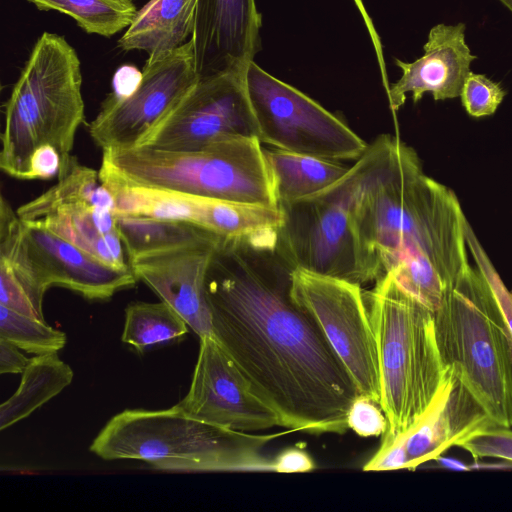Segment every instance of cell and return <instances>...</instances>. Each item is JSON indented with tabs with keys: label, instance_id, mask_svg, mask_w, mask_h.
I'll list each match as a JSON object with an SVG mask.
<instances>
[{
	"label": "cell",
	"instance_id": "1",
	"mask_svg": "<svg viewBox=\"0 0 512 512\" xmlns=\"http://www.w3.org/2000/svg\"><path fill=\"white\" fill-rule=\"evenodd\" d=\"M291 271L276 250L223 239L205 277L212 335L281 427L342 434L359 392L319 326L293 300Z\"/></svg>",
	"mask_w": 512,
	"mask_h": 512
},
{
	"label": "cell",
	"instance_id": "2",
	"mask_svg": "<svg viewBox=\"0 0 512 512\" xmlns=\"http://www.w3.org/2000/svg\"><path fill=\"white\" fill-rule=\"evenodd\" d=\"M351 168L354 219L372 281L424 254L451 288L469 263L467 219L455 193L427 176L416 151L391 135L368 145Z\"/></svg>",
	"mask_w": 512,
	"mask_h": 512
},
{
	"label": "cell",
	"instance_id": "3",
	"mask_svg": "<svg viewBox=\"0 0 512 512\" xmlns=\"http://www.w3.org/2000/svg\"><path fill=\"white\" fill-rule=\"evenodd\" d=\"M84 120L78 54L63 36L43 32L5 103L2 171L28 180L32 157L45 149L56 150L69 166Z\"/></svg>",
	"mask_w": 512,
	"mask_h": 512
},
{
	"label": "cell",
	"instance_id": "4",
	"mask_svg": "<svg viewBox=\"0 0 512 512\" xmlns=\"http://www.w3.org/2000/svg\"><path fill=\"white\" fill-rule=\"evenodd\" d=\"M378 355L383 438L408 431L428 411L449 376L439 350L435 314L390 273L364 294Z\"/></svg>",
	"mask_w": 512,
	"mask_h": 512
},
{
	"label": "cell",
	"instance_id": "5",
	"mask_svg": "<svg viewBox=\"0 0 512 512\" xmlns=\"http://www.w3.org/2000/svg\"><path fill=\"white\" fill-rule=\"evenodd\" d=\"M281 434L258 435L195 418L177 405L127 409L112 417L90 445L98 457L140 460L174 472L273 471L263 447Z\"/></svg>",
	"mask_w": 512,
	"mask_h": 512
},
{
	"label": "cell",
	"instance_id": "6",
	"mask_svg": "<svg viewBox=\"0 0 512 512\" xmlns=\"http://www.w3.org/2000/svg\"><path fill=\"white\" fill-rule=\"evenodd\" d=\"M257 137L228 139L196 150L149 146L102 151L104 184L170 190L279 207L273 178Z\"/></svg>",
	"mask_w": 512,
	"mask_h": 512
},
{
	"label": "cell",
	"instance_id": "7",
	"mask_svg": "<svg viewBox=\"0 0 512 512\" xmlns=\"http://www.w3.org/2000/svg\"><path fill=\"white\" fill-rule=\"evenodd\" d=\"M434 314L445 366L497 425L512 428V349L476 266H464Z\"/></svg>",
	"mask_w": 512,
	"mask_h": 512
},
{
	"label": "cell",
	"instance_id": "8",
	"mask_svg": "<svg viewBox=\"0 0 512 512\" xmlns=\"http://www.w3.org/2000/svg\"><path fill=\"white\" fill-rule=\"evenodd\" d=\"M0 262L12 269L41 315L44 294L53 286L107 300L138 281L131 267L108 265L44 226L23 222L7 199L0 202Z\"/></svg>",
	"mask_w": 512,
	"mask_h": 512
},
{
	"label": "cell",
	"instance_id": "9",
	"mask_svg": "<svg viewBox=\"0 0 512 512\" xmlns=\"http://www.w3.org/2000/svg\"><path fill=\"white\" fill-rule=\"evenodd\" d=\"M354 195L355 178L349 167L324 191L279 205L283 223L276 251L292 269L360 286L372 282L356 229Z\"/></svg>",
	"mask_w": 512,
	"mask_h": 512
},
{
	"label": "cell",
	"instance_id": "10",
	"mask_svg": "<svg viewBox=\"0 0 512 512\" xmlns=\"http://www.w3.org/2000/svg\"><path fill=\"white\" fill-rule=\"evenodd\" d=\"M263 144L330 160H357L368 145L339 117L251 61L243 72Z\"/></svg>",
	"mask_w": 512,
	"mask_h": 512
},
{
	"label": "cell",
	"instance_id": "11",
	"mask_svg": "<svg viewBox=\"0 0 512 512\" xmlns=\"http://www.w3.org/2000/svg\"><path fill=\"white\" fill-rule=\"evenodd\" d=\"M138 88L127 97L109 93L88 132L102 150L147 145L199 79L190 39L168 55L146 61Z\"/></svg>",
	"mask_w": 512,
	"mask_h": 512
},
{
	"label": "cell",
	"instance_id": "12",
	"mask_svg": "<svg viewBox=\"0 0 512 512\" xmlns=\"http://www.w3.org/2000/svg\"><path fill=\"white\" fill-rule=\"evenodd\" d=\"M291 296L319 326L359 395L379 403L377 345L361 286L296 268Z\"/></svg>",
	"mask_w": 512,
	"mask_h": 512
},
{
	"label": "cell",
	"instance_id": "13",
	"mask_svg": "<svg viewBox=\"0 0 512 512\" xmlns=\"http://www.w3.org/2000/svg\"><path fill=\"white\" fill-rule=\"evenodd\" d=\"M243 72L199 77L145 146L185 151L228 139L257 137Z\"/></svg>",
	"mask_w": 512,
	"mask_h": 512
},
{
	"label": "cell",
	"instance_id": "14",
	"mask_svg": "<svg viewBox=\"0 0 512 512\" xmlns=\"http://www.w3.org/2000/svg\"><path fill=\"white\" fill-rule=\"evenodd\" d=\"M205 422L242 432L281 426L278 414L252 389L213 335L200 338L186 396L176 404Z\"/></svg>",
	"mask_w": 512,
	"mask_h": 512
},
{
	"label": "cell",
	"instance_id": "15",
	"mask_svg": "<svg viewBox=\"0 0 512 512\" xmlns=\"http://www.w3.org/2000/svg\"><path fill=\"white\" fill-rule=\"evenodd\" d=\"M255 0H198L191 40L199 77L242 72L261 49Z\"/></svg>",
	"mask_w": 512,
	"mask_h": 512
},
{
	"label": "cell",
	"instance_id": "16",
	"mask_svg": "<svg viewBox=\"0 0 512 512\" xmlns=\"http://www.w3.org/2000/svg\"><path fill=\"white\" fill-rule=\"evenodd\" d=\"M222 240L143 255L129 261L138 281L170 305L199 338L212 335L205 277Z\"/></svg>",
	"mask_w": 512,
	"mask_h": 512
},
{
	"label": "cell",
	"instance_id": "17",
	"mask_svg": "<svg viewBox=\"0 0 512 512\" xmlns=\"http://www.w3.org/2000/svg\"><path fill=\"white\" fill-rule=\"evenodd\" d=\"M465 24H438L434 26L424 44V54L413 62L395 59L402 75L387 90L389 106L397 111L411 93L417 103L425 93L434 100L460 97L462 87L476 59L465 41Z\"/></svg>",
	"mask_w": 512,
	"mask_h": 512
},
{
	"label": "cell",
	"instance_id": "18",
	"mask_svg": "<svg viewBox=\"0 0 512 512\" xmlns=\"http://www.w3.org/2000/svg\"><path fill=\"white\" fill-rule=\"evenodd\" d=\"M493 425L497 424L449 368L442 391L424 416L408 431L391 438L403 445L408 469H415Z\"/></svg>",
	"mask_w": 512,
	"mask_h": 512
},
{
	"label": "cell",
	"instance_id": "19",
	"mask_svg": "<svg viewBox=\"0 0 512 512\" xmlns=\"http://www.w3.org/2000/svg\"><path fill=\"white\" fill-rule=\"evenodd\" d=\"M198 0H149L118 41L123 51H144L156 61L192 37Z\"/></svg>",
	"mask_w": 512,
	"mask_h": 512
},
{
	"label": "cell",
	"instance_id": "20",
	"mask_svg": "<svg viewBox=\"0 0 512 512\" xmlns=\"http://www.w3.org/2000/svg\"><path fill=\"white\" fill-rule=\"evenodd\" d=\"M30 223L44 226L108 265L130 267L113 210L88 206L66 207Z\"/></svg>",
	"mask_w": 512,
	"mask_h": 512
},
{
	"label": "cell",
	"instance_id": "21",
	"mask_svg": "<svg viewBox=\"0 0 512 512\" xmlns=\"http://www.w3.org/2000/svg\"><path fill=\"white\" fill-rule=\"evenodd\" d=\"M278 204L312 197L338 182L349 170L338 161L297 154L280 149H264Z\"/></svg>",
	"mask_w": 512,
	"mask_h": 512
},
{
	"label": "cell",
	"instance_id": "22",
	"mask_svg": "<svg viewBox=\"0 0 512 512\" xmlns=\"http://www.w3.org/2000/svg\"><path fill=\"white\" fill-rule=\"evenodd\" d=\"M74 206L102 207L116 212L115 198L101 181L99 171L81 164L77 157L72 156L68 170L57 183L21 205L16 212L23 222L30 223L58 209Z\"/></svg>",
	"mask_w": 512,
	"mask_h": 512
},
{
	"label": "cell",
	"instance_id": "23",
	"mask_svg": "<svg viewBox=\"0 0 512 512\" xmlns=\"http://www.w3.org/2000/svg\"><path fill=\"white\" fill-rule=\"evenodd\" d=\"M129 261L143 255L221 240L196 225L145 215L116 213Z\"/></svg>",
	"mask_w": 512,
	"mask_h": 512
},
{
	"label": "cell",
	"instance_id": "24",
	"mask_svg": "<svg viewBox=\"0 0 512 512\" xmlns=\"http://www.w3.org/2000/svg\"><path fill=\"white\" fill-rule=\"evenodd\" d=\"M73 380V371L57 353L37 355L22 372L16 392L0 405V430L28 417Z\"/></svg>",
	"mask_w": 512,
	"mask_h": 512
},
{
	"label": "cell",
	"instance_id": "25",
	"mask_svg": "<svg viewBox=\"0 0 512 512\" xmlns=\"http://www.w3.org/2000/svg\"><path fill=\"white\" fill-rule=\"evenodd\" d=\"M39 10L57 11L73 18L89 34L112 37L127 29L137 9L132 0H27Z\"/></svg>",
	"mask_w": 512,
	"mask_h": 512
},
{
	"label": "cell",
	"instance_id": "26",
	"mask_svg": "<svg viewBox=\"0 0 512 512\" xmlns=\"http://www.w3.org/2000/svg\"><path fill=\"white\" fill-rule=\"evenodd\" d=\"M183 318L167 303L134 302L125 309L122 341L139 352L183 337L188 332Z\"/></svg>",
	"mask_w": 512,
	"mask_h": 512
},
{
	"label": "cell",
	"instance_id": "27",
	"mask_svg": "<svg viewBox=\"0 0 512 512\" xmlns=\"http://www.w3.org/2000/svg\"><path fill=\"white\" fill-rule=\"evenodd\" d=\"M0 337L36 355L57 353L66 344L64 332L3 305H0Z\"/></svg>",
	"mask_w": 512,
	"mask_h": 512
},
{
	"label": "cell",
	"instance_id": "28",
	"mask_svg": "<svg viewBox=\"0 0 512 512\" xmlns=\"http://www.w3.org/2000/svg\"><path fill=\"white\" fill-rule=\"evenodd\" d=\"M388 273L404 291L433 312L441 306L450 289L438 268L424 254L403 259Z\"/></svg>",
	"mask_w": 512,
	"mask_h": 512
},
{
	"label": "cell",
	"instance_id": "29",
	"mask_svg": "<svg viewBox=\"0 0 512 512\" xmlns=\"http://www.w3.org/2000/svg\"><path fill=\"white\" fill-rule=\"evenodd\" d=\"M465 238L467 248L474 258L476 267L489 287L495 318L512 349V293L502 281L468 221L465 225Z\"/></svg>",
	"mask_w": 512,
	"mask_h": 512
},
{
	"label": "cell",
	"instance_id": "30",
	"mask_svg": "<svg viewBox=\"0 0 512 512\" xmlns=\"http://www.w3.org/2000/svg\"><path fill=\"white\" fill-rule=\"evenodd\" d=\"M506 92L483 74L470 72L460 94L467 113L479 118L492 115L501 104Z\"/></svg>",
	"mask_w": 512,
	"mask_h": 512
},
{
	"label": "cell",
	"instance_id": "31",
	"mask_svg": "<svg viewBox=\"0 0 512 512\" xmlns=\"http://www.w3.org/2000/svg\"><path fill=\"white\" fill-rule=\"evenodd\" d=\"M458 447L467 451L475 460L498 458L512 462V430L493 425L469 436Z\"/></svg>",
	"mask_w": 512,
	"mask_h": 512
},
{
	"label": "cell",
	"instance_id": "32",
	"mask_svg": "<svg viewBox=\"0 0 512 512\" xmlns=\"http://www.w3.org/2000/svg\"><path fill=\"white\" fill-rule=\"evenodd\" d=\"M348 426L363 437L383 435L387 419L380 404L366 396L358 395L350 406Z\"/></svg>",
	"mask_w": 512,
	"mask_h": 512
},
{
	"label": "cell",
	"instance_id": "33",
	"mask_svg": "<svg viewBox=\"0 0 512 512\" xmlns=\"http://www.w3.org/2000/svg\"><path fill=\"white\" fill-rule=\"evenodd\" d=\"M0 305L44 321L23 285L4 262H0Z\"/></svg>",
	"mask_w": 512,
	"mask_h": 512
},
{
	"label": "cell",
	"instance_id": "34",
	"mask_svg": "<svg viewBox=\"0 0 512 512\" xmlns=\"http://www.w3.org/2000/svg\"><path fill=\"white\" fill-rule=\"evenodd\" d=\"M273 472L294 473L307 472L315 468L314 461L301 448L291 447L280 452L272 459Z\"/></svg>",
	"mask_w": 512,
	"mask_h": 512
},
{
	"label": "cell",
	"instance_id": "35",
	"mask_svg": "<svg viewBox=\"0 0 512 512\" xmlns=\"http://www.w3.org/2000/svg\"><path fill=\"white\" fill-rule=\"evenodd\" d=\"M14 343L0 337V373H22L30 362Z\"/></svg>",
	"mask_w": 512,
	"mask_h": 512
},
{
	"label": "cell",
	"instance_id": "36",
	"mask_svg": "<svg viewBox=\"0 0 512 512\" xmlns=\"http://www.w3.org/2000/svg\"><path fill=\"white\" fill-rule=\"evenodd\" d=\"M142 77V71H139L136 67L123 65L113 76L112 93L121 98L131 95L140 85Z\"/></svg>",
	"mask_w": 512,
	"mask_h": 512
},
{
	"label": "cell",
	"instance_id": "37",
	"mask_svg": "<svg viewBox=\"0 0 512 512\" xmlns=\"http://www.w3.org/2000/svg\"><path fill=\"white\" fill-rule=\"evenodd\" d=\"M436 460L438 462H440V464L442 466H444L448 469H453V470H457V471L471 470V467H468V466L464 465L463 463L453 460V459L444 458V457L440 456Z\"/></svg>",
	"mask_w": 512,
	"mask_h": 512
},
{
	"label": "cell",
	"instance_id": "38",
	"mask_svg": "<svg viewBox=\"0 0 512 512\" xmlns=\"http://www.w3.org/2000/svg\"><path fill=\"white\" fill-rule=\"evenodd\" d=\"M512 13V0H499Z\"/></svg>",
	"mask_w": 512,
	"mask_h": 512
}]
</instances>
